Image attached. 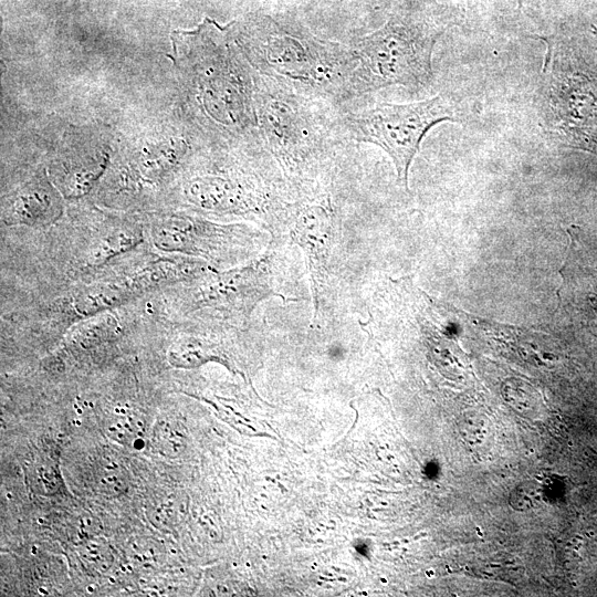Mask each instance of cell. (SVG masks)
I'll list each match as a JSON object with an SVG mask.
<instances>
[{"mask_svg": "<svg viewBox=\"0 0 597 597\" xmlns=\"http://www.w3.org/2000/svg\"><path fill=\"white\" fill-rule=\"evenodd\" d=\"M315 100L282 82L256 76L259 129L270 153L295 178L314 169L331 138Z\"/></svg>", "mask_w": 597, "mask_h": 597, "instance_id": "cell-4", "label": "cell"}, {"mask_svg": "<svg viewBox=\"0 0 597 597\" xmlns=\"http://www.w3.org/2000/svg\"><path fill=\"white\" fill-rule=\"evenodd\" d=\"M293 240L302 248L310 270L315 314L318 316L329 279V260L335 234L328 196H310L289 206Z\"/></svg>", "mask_w": 597, "mask_h": 597, "instance_id": "cell-6", "label": "cell"}, {"mask_svg": "<svg viewBox=\"0 0 597 597\" xmlns=\"http://www.w3.org/2000/svg\"><path fill=\"white\" fill-rule=\"evenodd\" d=\"M454 119L450 102L438 95L409 104H377L347 114L344 124L357 142L374 144L388 154L398 181L407 188L410 165L427 132Z\"/></svg>", "mask_w": 597, "mask_h": 597, "instance_id": "cell-5", "label": "cell"}, {"mask_svg": "<svg viewBox=\"0 0 597 597\" xmlns=\"http://www.w3.org/2000/svg\"><path fill=\"white\" fill-rule=\"evenodd\" d=\"M193 36L198 57L195 81L207 118L229 133L258 130L256 76L212 22L207 20Z\"/></svg>", "mask_w": 597, "mask_h": 597, "instance_id": "cell-3", "label": "cell"}, {"mask_svg": "<svg viewBox=\"0 0 597 597\" xmlns=\"http://www.w3.org/2000/svg\"><path fill=\"white\" fill-rule=\"evenodd\" d=\"M242 30L244 53L259 74L320 100L343 102L359 95L352 48L273 19Z\"/></svg>", "mask_w": 597, "mask_h": 597, "instance_id": "cell-1", "label": "cell"}, {"mask_svg": "<svg viewBox=\"0 0 597 597\" xmlns=\"http://www.w3.org/2000/svg\"><path fill=\"white\" fill-rule=\"evenodd\" d=\"M96 481L100 489L107 494H121L126 490L125 474L121 465L113 461L101 463Z\"/></svg>", "mask_w": 597, "mask_h": 597, "instance_id": "cell-9", "label": "cell"}, {"mask_svg": "<svg viewBox=\"0 0 597 597\" xmlns=\"http://www.w3.org/2000/svg\"><path fill=\"white\" fill-rule=\"evenodd\" d=\"M582 70L569 78L572 96L569 104L573 140L597 153V48L583 54Z\"/></svg>", "mask_w": 597, "mask_h": 597, "instance_id": "cell-7", "label": "cell"}, {"mask_svg": "<svg viewBox=\"0 0 597 597\" xmlns=\"http://www.w3.org/2000/svg\"><path fill=\"white\" fill-rule=\"evenodd\" d=\"M441 29L429 18L401 11L350 48L357 59L358 93L391 85L420 88L432 78L433 46Z\"/></svg>", "mask_w": 597, "mask_h": 597, "instance_id": "cell-2", "label": "cell"}, {"mask_svg": "<svg viewBox=\"0 0 597 597\" xmlns=\"http://www.w3.org/2000/svg\"><path fill=\"white\" fill-rule=\"evenodd\" d=\"M154 447L168 458H174L184 448V434L174 421L161 420L154 427Z\"/></svg>", "mask_w": 597, "mask_h": 597, "instance_id": "cell-8", "label": "cell"}]
</instances>
